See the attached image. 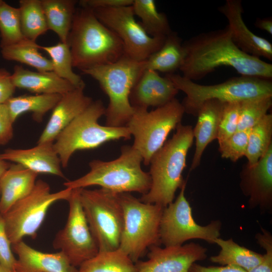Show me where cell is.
<instances>
[{
	"mask_svg": "<svg viewBox=\"0 0 272 272\" xmlns=\"http://www.w3.org/2000/svg\"><path fill=\"white\" fill-rule=\"evenodd\" d=\"M185 51L179 70L192 81L202 79L221 66L241 76L272 79V64L248 54L233 42L228 26L197 34L183 42Z\"/></svg>",
	"mask_w": 272,
	"mask_h": 272,
	"instance_id": "cell-1",
	"label": "cell"
},
{
	"mask_svg": "<svg viewBox=\"0 0 272 272\" xmlns=\"http://www.w3.org/2000/svg\"><path fill=\"white\" fill-rule=\"evenodd\" d=\"M81 7L76 11L67 42L73 67L83 71L119 60L124 55L121 40L92 9Z\"/></svg>",
	"mask_w": 272,
	"mask_h": 272,
	"instance_id": "cell-2",
	"label": "cell"
},
{
	"mask_svg": "<svg viewBox=\"0 0 272 272\" xmlns=\"http://www.w3.org/2000/svg\"><path fill=\"white\" fill-rule=\"evenodd\" d=\"M176 128L173 136L150 160L149 173L151 185L140 199L144 202L165 208L174 201L176 191L186 182L182 174L186 167L188 151L193 143V128L181 123Z\"/></svg>",
	"mask_w": 272,
	"mask_h": 272,
	"instance_id": "cell-3",
	"label": "cell"
},
{
	"mask_svg": "<svg viewBox=\"0 0 272 272\" xmlns=\"http://www.w3.org/2000/svg\"><path fill=\"white\" fill-rule=\"evenodd\" d=\"M120 151V156L111 161H91L89 163L90 171L87 174L66 181L64 186L75 189L98 185L117 193H146L151 187V179L149 173L142 168L141 155L132 146H123Z\"/></svg>",
	"mask_w": 272,
	"mask_h": 272,
	"instance_id": "cell-4",
	"label": "cell"
},
{
	"mask_svg": "<svg viewBox=\"0 0 272 272\" xmlns=\"http://www.w3.org/2000/svg\"><path fill=\"white\" fill-rule=\"evenodd\" d=\"M145 70L144 61L124 55L114 63L82 71L96 80L109 98L105 125L125 126L130 120L135 110L129 101L130 92Z\"/></svg>",
	"mask_w": 272,
	"mask_h": 272,
	"instance_id": "cell-5",
	"label": "cell"
},
{
	"mask_svg": "<svg viewBox=\"0 0 272 272\" xmlns=\"http://www.w3.org/2000/svg\"><path fill=\"white\" fill-rule=\"evenodd\" d=\"M178 91L186 94L181 103L185 113L196 116L202 104L217 100L225 103L241 102L265 96H272L271 79L241 76L215 85L197 84L182 76L166 74Z\"/></svg>",
	"mask_w": 272,
	"mask_h": 272,
	"instance_id": "cell-6",
	"label": "cell"
},
{
	"mask_svg": "<svg viewBox=\"0 0 272 272\" xmlns=\"http://www.w3.org/2000/svg\"><path fill=\"white\" fill-rule=\"evenodd\" d=\"M105 111L101 100L93 101L57 136L53 146L63 168L67 167L71 157L78 150L97 148L110 141L130 139L126 126L99 124L98 119L105 115Z\"/></svg>",
	"mask_w": 272,
	"mask_h": 272,
	"instance_id": "cell-7",
	"label": "cell"
},
{
	"mask_svg": "<svg viewBox=\"0 0 272 272\" xmlns=\"http://www.w3.org/2000/svg\"><path fill=\"white\" fill-rule=\"evenodd\" d=\"M124 213L119 249L135 263L148 248L159 245L160 221L164 207L142 201L130 193H118Z\"/></svg>",
	"mask_w": 272,
	"mask_h": 272,
	"instance_id": "cell-8",
	"label": "cell"
},
{
	"mask_svg": "<svg viewBox=\"0 0 272 272\" xmlns=\"http://www.w3.org/2000/svg\"><path fill=\"white\" fill-rule=\"evenodd\" d=\"M80 200L99 251L119 248L124 213L118 193L100 188H81Z\"/></svg>",
	"mask_w": 272,
	"mask_h": 272,
	"instance_id": "cell-9",
	"label": "cell"
},
{
	"mask_svg": "<svg viewBox=\"0 0 272 272\" xmlns=\"http://www.w3.org/2000/svg\"><path fill=\"white\" fill-rule=\"evenodd\" d=\"M134 109L125 126L134 138L132 146L141 155L143 163L148 165L170 131L180 123L185 111L176 98L151 111L145 108Z\"/></svg>",
	"mask_w": 272,
	"mask_h": 272,
	"instance_id": "cell-10",
	"label": "cell"
},
{
	"mask_svg": "<svg viewBox=\"0 0 272 272\" xmlns=\"http://www.w3.org/2000/svg\"><path fill=\"white\" fill-rule=\"evenodd\" d=\"M72 189L51 192L49 185L39 179L27 195L17 201L2 215L5 230L12 243L14 244L26 236L34 238L42 224L47 212L56 201L70 197Z\"/></svg>",
	"mask_w": 272,
	"mask_h": 272,
	"instance_id": "cell-11",
	"label": "cell"
},
{
	"mask_svg": "<svg viewBox=\"0 0 272 272\" xmlns=\"http://www.w3.org/2000/svg\"><path fill=\"white\" fill-rule=\"evenodd\" d=\"M186 181L175 201L164 208L160 225V244L180 246L191 239H201L214 244L220 236L222 223L214 220L206 226L196 223L190 205L185 196Z\"/></svg>",
	"mask_w": 272,
	"mask_h": 272,
	"instance_id": "cell-12",
	"label": "cell"
},
{
	"mask_svg": "<svg viewBox=\"0 0 272 272\" xmlns=\"http://www.w3.org/2000/svg\"><path fill=\"white\" fill-rule=\"evenodd\" d=\"M97 19L122 42L124 55L137 61L146 60L163 44L165 37L149 36L137 22L132 6L92 9Z\"/></svg>",
	"mask_w": 272,
	"mask_h": 272,
	"instance_id": "cell-13",
	"label": "cell"
},
{
	"mask_svg": "<svg viewBox=\"0 0 272 272\" xmlns=\"http://www.w3.org/2000/svg\"><path fill=\"white\" fill-rule=\"evenodd\" d=\"M80 190L81 188L72 189L67 200L69 211L66 222L53 242V247L62 252L77 268L99 252L82 206Z\"/></svg>",
	"mask_w": 272,
	"mask_h": 272,
	"instance_id": "cell-14",
	"label": "cell"
},
{
	"mask_svg": "<svg viewBox=\"0 0 272 272\" xmlns=\"http://www.w3.org/2000/svg\"><path fill=\"white\" fill-rule=\"evenodd\" d=\"M207 249L194 242L150 248L148 258L135 263V272H188L191 265L207 257Z\"/></svg>",
	"mask_w": 272,
	"mask_h": 272,
	"instance_id": "cell-15",
	"label": "cell"
},
{
	"mask_svg": "<svg viewBox=\"0 0 272 272\" xmlns=\"http://www.w3.org/2000/svg\"><path fill=\"white\" fill-rule=\"evenodd\" d=\"M240 186L248 197L250 209L261 212L272 210V145L253 166H247L241 176Z\"/></svg>",
	"mask_w": 272,
	"mask_h": 272,
	"instance_id": "cell-16",
	"label": "cell"
},
{
	"mask_svg": "<svg viewBox=\"0 0 272 272\" xmlns=\"http://www.w3.org/2000/svg\"><path fill=\"white\" fill-rule=\"evenodd\" d=\"M218 11L227 18L232 40L239 49L250 55L272 60L271 43L255 35L245 24L241 1L226 0Z\"/></svg>",
	"mask_w": 272,
	"mask_h": 272,
	"instance_id": "cell-17",
	"label": "cell"
},
{
	"mask_svg": "<svg viewBox=\"0 0 272 272\" xmlns=\"http://www.w3.org/2000/svg\"><path fill=\"white\" fill-rule=\"evenodd\" d=\"M178 91L166 76L162 77L156 71L145 70L131 89L129 101L134 108H157L175 98Z\"/></svg>",
	"mask_w": 272,
	"mask_h": 272,
	"instance_id": "cell-18",
	"label": "cell"
},
{
	"mask_svg": "<svg viewBox=\"0 0 272 272\" xmlns=\"http://www.w3.org/2000/svg\"><path fill=\"white\" fill-rule=\"evenodd\" d=\"M85 86L76 88L62 95L52 109L37 144L53 143L58 134L92 103V98L84 93Z\"/></svg>",
	"mask_w": 272,
	"mask_h": 272,
	"instance_id": "cell-19",
	"label": "cell"
},
{
	"mask_svg": "<svg viewBox=\"0 0 272 272\" xmlns=\"http://www.w3.org/2000/svg\"><path fill=\"white\" fill-rule=\"evenodd\" d=\"M53 143L37 144L26 149H7L1 156L8 162L20 164L37 174H49L65 178L60 160Z\"/></svg>",
	"mask_w": 272,
	"mask_h": 272,
	"instance_id": "cell-20",
	"label": "cell"
},
{
	"mask_svg": "<svg viewBox=\"0 0 272 272\" xmlns=\"http://www.w3.org/2000/svg\"><path fill=\"white\" fill-rule=\"evenodd\" d=\"M18 256L15 272H77L61 251L46 253L37 250L23 240L12 245Z\"/></svg>",
	"mask_w": 272,
	"mask_h": 272,
	"instance_id": "cell-21",
	"label": "cell"
},
{
	"mask_svg": "<svg viewBox=\"0 0 272 272\" xmlns=\"http://www.w3.org/2000/svg\"><path fill=\"white\" fill-rule=\"evenodd\" d=\"M225 103L217 100H210L204 102L199 108L196 115L197 121L193 128V134L195 139V150L190 170H194L199 165L207 146L217 139Z\"/></svg>",
	"mask_w": 272,
	"mask_h": 272,
	"instance_id": "cell-22",
	"label": "cell"
},
{
	"mask_svg": "<svg viewBox=\"0 0 272 272\" xmlns=\"http://www.w3.org/2000/svg\"><path fill=\"white\" fill-rule=\"evenodd\" d=\"M37 175L20 164H11L0 177V215L6 214L17 201L30 193Z\"/></svg>",
	"mask_w": 272,
	"mask_h": 272,
	"instance_id": "cell-23",
	"label": "cell"
},
{
	"mask_svg": "<svg viewBox=\"0 0 272 272\" xmlns=\"http://www.w3.org/2000/svg\"><path fill=\"white\" fill-rule=\"evenodd\" d=\"M11 78L16 88L37 94L62 95L76 88L52 71H32L19 65L14 66Z\"/></svg>",
	"mask_w": 272,
	"mask_h": 272,
	"instance_id": "cell-24",
	"label": "cell"
},
{
	"mask_svg": "<svg viewBox=\"0 0 272 272\" xmlns=\"http://www.w3.org/2000/svg\"><path fill=\"white\" fill-rule=\"evenodd\" d=\"M185 56L182 39L172 31L165 38L162 46L144 61L145 70L167 74L179 70Z\"/></svg>",
	"mask_w": 272,
	"mask_h": 272,
	"instance_id": "cell-25",
	"label": "cell"
},
{
	"mask_svg": "<svg viewBox=\"0 0 272 272\" xmlns=\"http://www.w3.org/2000/svg\"><path fill=\"white\" fill-rule=\"evenodd\" d=\"M61 96L57 94L23 95L13 96L5 104L14 123L22 114L28 112L32 113L35 121L40 122L45 114L53 109Z\"/></svg>",
	"mask_w": 272,
	"mask_h": 272,
	"instance_id": "cell-26",
	"label": "cell"
},
{
	"mask_svg": "<svg viewBox=\"0 0 272 272\" xmlns=\"http://www.w3.org/2000/svg\"><path fill=\"white\" fill-rule=\"evenodd\" d=\"M214 244L220 247V251L217 255L211 256L210 260L222 266H236L247 272L258 265L263 258V254L240 246L232 238L224 240L219 237L215 240Z\"/></svg>",
	"mask_w": 272,
	"mask_h": 272,
	"instance_id": "cell-27",
	"label": "cell"
},
{
	"mask_svg": "<svg viewBox=\"0 0 272 272\" xmlns=\"http://www.w3.org/2000/svg\"><path fill=\"white\" fill-rule=\"evenodd\" d=\"M77 3L74 0H41L48 30L55 32L61 42L67 43Z\"/></svg>",
	"mask_w": 272,
	"mask_h": 272,
	"instance_id": "cell-28",
	"label": "cell"
},
{
	"mask_svg": "<svg viewBox=\"0 0 272 272\" xmlns=\"http://www.w3.org/2000/svg\"><path fill=\"white\" fill-rule=\"evenodd\" d=\"M130 257L120 249L99 251L77 268V272H135Z\"/></svg>",
	"mask_w": 272,
	"mask_h": 272,
	"instance_id": "cell-29",
	"label": "cell"
},
{
	"mask_svg": "<svg viewBox=\"0 0 272 272\" xmlns=\"http://www.w3.org/2000/svg\"><path fill=\"white\" fill-rule=\"evenodd\" d=\"M39 45L36 41L24 39L13 45L1 48L3 57L35 68L38 72L52 71V65L48 59L39 51Z\"/></svg>",
	"mask_w": 272,
	"mask_h": 272,
	"instance_id": "cell-30",
	"label": "cell"
},
{
	"mask_svg": "<svg viewBox=\"0 0 272 272\" xmlns=\"http://www.w3.org/2000/svg\"><path fill=\"white\" fill-rule=\"evenodd\" d=\"M134 15L146 33L153 37H165L172 32L165 14L158 11L153 0H133L132 5Z\"/></svg>",
	"mask_w": 272,
	"mask_h": 272,
	"instance_id": "cell-31",
	"label": "cell"
},
{
	"mask_svg": "<svg viewBox=\"0 0 272 272\" xmlns=\"http://www.w3.org/2000/svg\"><path fill=\"white\" fill-rule=\"evenodd\" d=\"M18 8L24 38L36 41L48 30L41 0H21Z\"/></svg>",
	"mask_w": 272,
	"mask_h": 272,
	"instance_id": "cell-32",
	"label": "cell"
},
{
	"mask_svg": "<svg viewBox=\"0 0 272 272\" xmlns=\"http://www.w3.org/2000/svg\"><path fill=\"white\" fill-rule=\"evenodd\" d=\"M272 115L266 114L250 129L245 156L249 167L255 165L271 144Z\"/></svg>",
	"mask_w": 272,
	"mask_h": 272,
	"instance_id": "cell-33",
	"label": "cell"
},
{
	"mask_svg": "<svg viewBox=\"0 0 272 272\" xmlns=\"http://www.w3.org/2000/svg\"><path fill=\"white\" fill-rule=\"evenodd\" d=\"M48 54L52 65V72L59 77L66 80L75 87L85 86L80 76L73 70V59L67 43L60 42L51 46H40Z\"/></svg>",
	"mask_w": 272,
	"mask_h": 272,
	"instance_id": "cell-34",
	"label": "cell"
},
{
	"mask_svg": "<svg viewBox=\"0 0 272 272\" xmlns=\"http://www.w3.org/2000/svg\"><path fill=\"white\" fill-rule=\"evenodd\" d=\"M0 36L1 48L25 39L21 30L19 8L4 1L0 4Z\"/></svg>",
	"mask_w": 272,
	"mask_h": 272,
	"instance_id": "cell-35",
	"label": "cell"
},
{
	"mask_svg": "<svg viewBox=\"0 0 272 272\" xmlns=\"http://www.w3.org/2000/svg\"><path fill=\"white\" fill-rule=\"evenodd\" d=\"M271 105L272 96L240 102L237 131L250 129L267 114Z\"/></svg>",
	"mask_w": 272,
	"mask_h": 272,
	"instance_id": "cell-36",
	"label": "cell"
},
{
	"mask_svg": "<svg viewBox=\"0 0 272 272\" xmlns=\"http://www.w3.org/2000/svg\"><path fill=\"white\" fill-rule=\"evenodd\" d=\"M250 129L237 131L225 141L219 144L222 157L233 162L245 156Z\"/></svg>",
	"mask_w": 272,
	"mask_h": 272,
	"instance_id": "cell-37",
	"label": "cell"
},
{
	"mask_svg": "<svg viewBox=\"0 0 272 272\" xmlns=\"http://www.w3.org/2000/svg\"><path fill=\"white\" fill-rule=\"evenodd\" d=\"M240 102H227L222 112L217 140L219 145L237 131Z\"/></svg>",
	"mask_w": 272,
	"mask_h": 272,
	"instance_id": "cell-38",
	"label": "cell"
},
{
	"mask_svg": "<svg viewBox=\"0 0 272 272\" xmlns=\"http://www.w3.org/2000/svg\"><path fill=\"white\" fill-rule=\"evenodd\" d=\"M258 245L264 249L261 262L247 272H272V235L267 230L261 228V232L255 237Z\"/></svg>",
	"mask_w": 272,
	"mask_h": 272,
	"instance_id": "cell-39",
	"label": "cell"
},
{
	"mask_svg": "<svg viewBox=\"0 0 272 272\" xmlns=\"http://www.w3.org/2000/svg\"><path fill=\"white\" fill-rule=\"evenodd\" d=\"M12 245L5 230L4 219L0 215V264L15 272L17 259L14 255Z\"/></svg>",
	"mask_w": 272,
	"mask_h": 272,
	"instance_id": "cell-40",
	"label": "cell"
},
{
	"mask_svg": "<svg viewBox=\"0 0 272 272\" xmlns=\"http://www.w3.org/2000/svg\"><path fill=\"white\" fill-rule=\"evenodd\" d=\"M14 122L5 103H0V146L7 144L14 135Z\"/></svg>",
	"mask_w": 272,
	"mask_h": 272,
	"instance_id": "cell-41",
	"label": "cell"
},
{
	"mask_svg": "<svg viewBox=\"0 0 272 272\" xmlns=\"http://www.w3.org/2000/svg\"><path fill=\"white\" fill-rule=\"evenodd\" d=\"M81 7L91 9H108L132 6L133 0H82Z\"/></svg>",
	"mask_w": 272,
	"mask_h": 272,
	"instance_id": "cell-42",
	"label": "cell"
},
{
	"mask_svg": "<svg viewBox=\"0 0 272 272\" xmlns=\"http://www.w3.org/2000/svg\"><path fill=\"white\" fill-rule=\"evenodd\" d=\"M16 87L11 78V74L5 69H0V103H5L13 97Z\"/></svg>",
	"mask_w": 272,
	"mask_h": 272,
	"instance_id": "cell-43",
	"label": "cell"
},
{
	"mask_svg": "<svg viewBox=\"0 0 272 272\" xmlns=\"http://www.w3.org/2000/svg\"><path fill=\"white\" fill-rule=\"evenodd\" d=\"M188 272H247L243 269L233 265L204 266L196 262L193 263Z\"/></svg>",
	"mask_w": 272,
	"mask_h": 272,
	"instance_id": "cell-44",
	"label": "cell"
},
{
	"mask_svg": "<svg viewBox=\"0 0 272 272\" xmlns=\"http://www.w3.org/2000/svg\"><path fill=\"white\" fill-rule=\"evenodd\" d=\"M256 28L266 31L272 35V19L271 17L259 18H257L255 22Z\"/></svg>",
	"mask_w": 272,
	"mask_h": 272,
	"instance_id": "cell-45",
	"label": "cell"
},
{
	"mask_svg": "<svg viewBox=\"0 0 272 272\" xmlns=\"http://www.w3.org/2000/svg\"><path fill=\"white\" fill-rule=\"evenodd\" d=\"M11 163L3 159L0 154V177L5 172V171L9 168Z\"/></svg>",
	"mask_w": 272,
	"mask_h": 272,
	"instance_id": "cell-46",
	"label": "cell"
},
{
	"mask_svg": "<svg viewBox=\"0 0 272 272\" xmlns=\"http://www.w3.org/2000/svg\"><path fill=\"white\" fill-rule=\"evenodd\" d=\"M0 272H13L0 264Z\"/></svg>",
	"mask_w": 272,
	"mask_h": 272,
	"instance_id": "cell-47",
	"label": "cell"
},
{
	"mask_svg": "<svg viewBox=\"0 0 272 272\" xmlns=\"http://www.w3.org/2000/svg\"><path fill=\"white\" fill-rule=\"evenodd\" d=\"M3 2V1L0 0V4Z\"/></svg>",
	"mask_w": 272,
	"mask_h": 272,
	"instance_id": "cell-48",
	"label": "cell"
},
{
	"mask_svg": "<svg viewBox=\"0 0 272 272\" xmlns=\"http://www.w3.org/2000/svg\"><path fill=\"white\" fill-rule=\"evenodd\" d=\"M0 195H1V190H0Z\"/></svg>",
	"mask_w": 272,
	"mask_h": 272,
	"instance_id": "cell-49",
	"label": "cell"
}]
</instances>
